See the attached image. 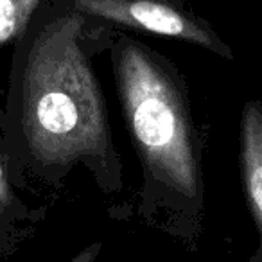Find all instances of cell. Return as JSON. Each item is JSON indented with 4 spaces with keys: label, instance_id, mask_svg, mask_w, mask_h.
I'll use <instances>...</instances> for the list:
<instances>
[{
    "label": "cell",
    "instance_id": "obj_1",
    "mask_svg": "<svg viewBox=\"0 0 262 262\" xmlns=\"http://www.w3.org/2000/svg\"><path fill=\"white\" fill-rule=\"evenodd\" d=\"M95 22L47 0L15 45L4 106L9 176L59 189L76 165L102 192L122 190L108 104L86 52Z\"/></svg>",
    "mask_w": 262,
    "mask_h": 262
},
{
    "label": "cell",
    "instance_id": "obj_2",
    "mask_svg": "<svg viewBox=\"0 0 262 262\" xmlns=\"http://www.w3.org/2000/svg\"><path fill=\"white\" fill-rule=\"evenodd\" d=\"M110 63L127 133L142 165L140 217L192 241L205 215L201 147L187 81L178 67L110 27Z\"/></svg>",
    "mask_w": 262,
    "mask_h": 262
},
{
    "label": "cell",
    "instance_id": "obj_3",
    "mask_svg": "<svg viewBox=\"0 0 262 262\" xmlns=\"http://www.w3.org/2000/svg\"><path fill=\"white\" fill-rule=\"evenodd\" d=\"M84 18L122 31L185 41L219 58L235 59L215 27L194 9L190 0H54Z\"/></svg>",
    "mask_w": 262,
    "mask_h": 262
},
{
    "label": "cell",
    "instance_id": "obj_4",
    "mask_svg": "<svg viewBox=\"0 0 262 262\" xmlns=\"http://www.w3.org/2000/svg\"><path fill=\"white\" fill-rule=\"evenodd\" d=\"M239 171L246 208L258 233L255 255L262 262V101H248L239 120Z\"/></svg>",
    "mask_w": 262,
    "mask_h": 262
},
{
    "label": "cell",
    "instance_id": "obj_5",
    "mask_svg": "<svg viewBox=\"0 0 262 262\" xmlns=\"http://www.w3.org/2000/svg\"><path fill=\"white\" fill-rule=\"evenodd\" d=\"M4 106L0 104V253L6 246H15L20 232H29V225L38 221V215L27 207L15 192V185L9 176L8 158L4 151Z\"/></svg>",
    "mask_w": 262,
    "mask_h": 262
},
{
    "label": "cell",
    "instance_id": "obj_6",
    "mask_svg": "<svg viewBox=\"0 0 262 262\" xmlns=\"http://www.w3.org/2000/svg\"><path fill=\"white\" fill-rule=\"evenodd\" d=\"M47 0H0V49L16 45Z\"/></svg>",
    "mask_w": 262,
    "mask_h": 262
}]
</instances>
